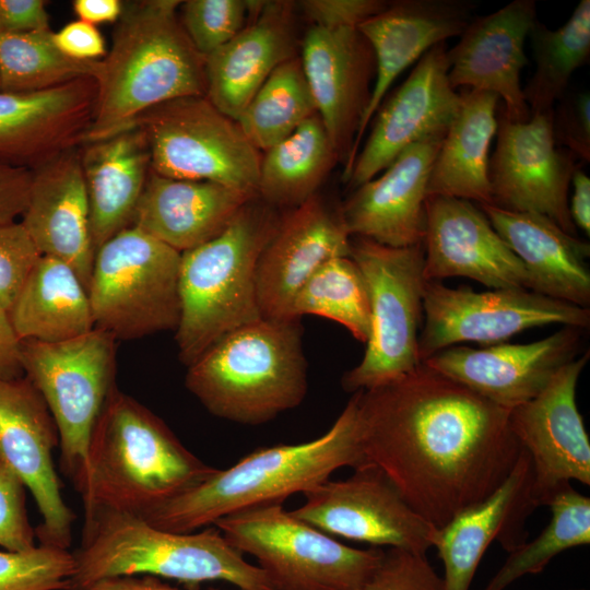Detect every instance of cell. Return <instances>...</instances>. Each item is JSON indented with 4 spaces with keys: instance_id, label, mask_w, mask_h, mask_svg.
<instances>
[{
    "instance_id": "6da1fadb",
    "label": "cell",
    "mask_w": 590,
    "mask_h": 590,
    "mask_svg": "<svg viewBox=\"0 0 590 590\" xmlns=\"http://www.w3.org/2000/svg\"><path fill=\"white\" fill-rule=\"evenodd\" d=\"M354 394L365 464L437 529L496 491L523 449L510 410L423 363Z\"/></svg>"
},
{
    "instance_id": "7a4b0ae2",
    "label": "cell",
    "mask_w": 590,
    "mask_h": 590,
    "mask_svg": "<svg viewBox=\"0 0 590 590\" xmlns=\"http://www.w3.org/2000/svg\"><path fill=\"white\" fill-rule=\"evenodd\" d=\"M215 470L189 451L158 416L114 387L74 485L84 514L105 508L142 517Z\"/></svg>"
},
{
    "instance_id": "3957f363",
    "label": "cell",
    "mask_w": 590,
    "mask_h": 590,
    "mask_svg": "<svg viewBox=\"0 0 590 590\" xmlns=\"http://www.w3.org/2000/svg\"><path fill=\"white\" fill-rule=\"evenodd\" d=\"M178 0L123 4L102 59L94 119L84 143L111 137L165 102L205 96V58L188 38ZM83 143V144H84Z\"/></svg>"
},
{
    "instance_id": "277c9868",
    "label": "cell",
    "mask_w": 590,
    "mask_h": 590,
    "mask_svg": "<svg viewBox=\"0 0 590 590\" xmlns=\"http://www.w3.org/2000/svg\"><path fill=\"white\" fill-rule=\"evenodd\" d=\"M363 464L353 393L333 425L318 438L258 448L141 518L165 531L193 532L245 509L282 504L342 467Z\"/></svg>"
},
{
    "instance_id": "5b68a950",
    "label": "cell",
    "mask_w": 590,
    "mask_h": 590,
    "mask_svg": "<svg viewBox=\"0 0 590 590\" xmlns=\"http://www.w3.org/2000/svg\"><path fill=\"white\" fill-rule=\"evenodd\" d=\"M84 516L69 590L137 575L174 579L193 589L204 581L221 580L239 590H274L264 571L248 563L215 526L170 532L123 511L98 508Z\"/></svg>"
},
{
    "instance_id": "8992f818",
    "label": "cell",
    "mask_w": 590,
    "mask_h": 590,
    "mask_svg": "<svg viewBox=\"0 0 590 590\" xmlns=\"http://www.w3.org/2000/svg\"><path fill=\"white\" fill-rule=\"evenodd\" d=\"M187 389L213 415L259 425L298 406L307 363L296 318H260L223 335L188 366Z\"/></svg>"
},
{
    "instance_id": "52a82bcc",
    "label": "cell",
    "mask_w": 590,
    "mask_h": 590,
    "mask_svg": "<svg viewBox=\"0 0 590 590\" xmlns=\"http://www.w3.org/2000/svg\"><path fill=\"white\" fill-rule=\"evenodd\" d=\"M280 220L257 196L220 235L181 253L175 338L187 367L223 335L262 318L257 264Z\"/></svg>"
},
{
    "instance_id": "ba28073f",
    "label": "cell",
    "mask_w": 590,
    "mask_h": 590,
    "mask_svg": "<svg viewBox=\"0 0 590 590\" xmlns=\"http://www.w3.org/2000/svg\"><path fill=\"white\" fill-rule=\"evenodd\" d=\"M253 556L274 590H364L385 550L350 547L297 519L282 504L245 509L213 524Z\"/></svg>"
},
{
    "instance_id": "9c48e42d",
    "label": "cell",
    "mask_w": 590,
    "mask_h": 590,
    "mask_svg": "<svg viewBox=\"0 0 590 590\" xmlns=\"http://www.w3.org/2000/svg\"><path fill=\"white\" fill-rule=\"evenodd\" d=\"M181 252L129 226L95 252L88 285L94 326L116 340L175 330Z\"/></svg>"
},
{
    "instance_id": "30bf717a",
    "label": "cell",
    "mask_w": 590,
    "mask_h": 590,
    "mask_svg": "<svg viewBox=\"0 0 590 590\" xmlns=\"http://www.w3.org/2000/svg\"><path fill=\"white\" fill-rule=\"evenodd\" d=\"M350 257L369 297L370 334L362 361L342 377L346 392L371 389L418 367L423 326L424 245L389 247L352 236Z\"/></svg>"
},
{
    "instance_id": "8fae6325",
    "label": "cell",
    "mask_w": 590,
    "mask_h": 590,
    "mask_svg": "<svg viewBox=\"0 0 590 590\" xmlns=\"http://www.w3.org/2000/svg\"><path fill=\"white\" fill-rule=\"evenodd\" d=\"M116 341L97 328L60 343L21 341L24 376L55 421L61 467L73 483L84 469L95 423L116 387Z\"/></svg>"
},
{
    "instance_id": "7c38bea8",
    "label": "cell",
    "mask_w": 590,
    "mask_h": 590,
    "mask_svg": "<svg viewBox=\"0 0 590 590\" xmlns=\"http://www.w3.org/2000/svg\"><path fill=\"white\" fill-rule=\"evenodd\" d=\"M145 135L151 170L187 180H209L257 193L261 154L238 122L205 96L165 102L133 123Z\"/></svg>"
},
{
    "instance_id": "4fadbf2b",
    "label": "cell",
    "mask_w": 590,
    "mask_h": 590,
    "mask_svg": "<svg viewBox=\"0 0 590 590\" xmlns=\"http://www.w3.org/2000/svg\"><path fill=\"white\" fill-rule=\"evenodd\" d=\"M424 319L418 337L421 361L461 342L503 343L524 330L548 324L587 329L590 309L527 288L475 292L426 281Z\"/></svg>"
},
{
    "instance_id": "5bb4252c",
    "label": "cell",
    "mask_w": 590,
    "mask_h": 590,
    "mask_svg": "<svg viewBox=\"0 0 590 590\" xmlns=\"http://www.w3.org/2000/svg\"><path fill=\"white\" fill-rule=\"evenodd\" d=\"M338 481L326 480L303 493L292 515L329 534L373 546L426 555L438 529L401 497L385 474L366 463Z\"/></svg>"
},
{
    "instance_id": "9a60e30c",
    "label": "cell",
    "mask_w": 590,
    "mask_h": 590,
    "mask_svg": "<svg viewBox=\"0 0 590 590\" xmlns=\"http://www.w3.org/2000/svg\"><path fill=\"white\" fill-rule=\"evenodd\" d=\"M589 351L563 366L530 401L510 410V428L528 452V507L547 506L570 481L590 485V441L576 402Z\"/></svg>"
},
{
    "instance_id": "2e32d148",
    "label": "cell",
    "mask_w": 590,
    "mask_h": 590,
    "mask_svg": "<svg viewBox=\"0 0 590 590\" xmlns=\"http://www.w3.org/2000/svg\"><path fill=\"white\" fill-rule=\"evenodd\" d=\"M497 122L488 167L492 205L544 215L576 236L568 190L577 157L556 145L553 111L515 122L500 110Z\"/></svg>"
},
{
    "instance_id": "e0dca14e",
    "label": "cell",
    "mask_w": 590,
    "mask_h": 590,
    "mask_svg": "<svg viewBox=\"0 0 590 590\" xmlns=\"http://www.w3.org/2000/svg\"><path fill=\"white\" fill-rule=\"evenodd\" d=\"M58 445L55 421L30 379H0V461L33 495L43 518L35 531L40 544L68 550L75 516L62 498L54 467Z\"/></svg>"
},
{
    "instance_id": "ac0fdd59",
    "label": "cell",
    "mask_w": 590,
    "mask_h": 590,
    "mask_svg": "<svg viewBox=\"0 0 590 590\" xmlns=\"http://www.w3.org/2000/svg\"><path fill=\"white\" fill-rule=\"evenodd\" d=\"M586 329L562 326L545 339L481 349L450 346L422 363L484 399L512 410L536 397L580 351Z\"/></svg>"
},
{
    "instance_id": "d6986e66",
    "label": "cell",
    "mask_w": 590,
    "mask_h": 590,
    "mask_svg": "<svg viewBox=\"0 0 590 590\" xmlns=\"http://www.w3.org/2000/svg\"><path fill=\"white\" fill-rule=\"evenodd\" d=\"M448 70L447 49L440 43L421 57L406 80L380 104L346 180L350 188L375 178L413 143L447 131L461 105Z\"/></svg>"
},
{
    "instance_id": "ffe728a7",
    "label": "cell",
    "mask_w": 590,
    "mask_h": 590,
    "mask_svg": "<svg viewBox=\"0 0 590 590\" xmlns=\"http://www.w3.org/2000/svg\"><path fill=\"white\" fill-rule=\"evenodd\" d=\"M424 268L426 281L468 278L497 288L530 290L529 274L472 201L427 196Z\"/></svg>"
},
{
    "instance_id": "44dd1931",
    "label": "cell",
    "mask_w": 590,
    "mask_h": 590,
    "mask_svg": "<svg viewBox=\"0 0 590 590\" xmlns=\"http://www.w3.org/2000/svg\"><path fill=\"white\" fill-rule=\"evenodd\" d=\"M97 94L93 78L36 92L0 91V164L34 172L81 146Z\"/></svg>"
},
{
    "instance_id": "7402d4cb",
    "label": "cell",
    "mask_w": 590,
    "mask_h": 590,
    "mask_svg": "<svg viewBox=\"0 0 590 590\" xmlns=\"http://www.w3.org/2000/svg\"><path fill=\"white\" fill-rule=\"evenodd\" d=\"M299 58L317 114L346 165L375 79L373 49L358 27L311 25Z\"/></svg>"
},
{
    "instance_id": "603a6c76",
    "label": "cell",
    "mask_w": 590,
    "mask_h": 590,
    "mask_svg": "<svg viewBox=\"0 0 590 590\" xmlns=\"http://www.w3.org/2000/svg\"><path fill=\"white\" fill-rule=\"evenodd\" d=\"M351 239L340 208L332 209L317 193L281 215L257 264V297L262 317L292 318L298 291L328 260L350 257Z\"/></svg>"
},
{
    "instance_id": "cb8c5ba5",
    "label": "cell",
    "mask_w": 590,
    "mask_h": 590,
    "mask_svg": "<svg viewBox=\"0 0 590 590\" xmlns=\"http://www.w3.org/2000/svg\"><path fill=\"white\" fill-rule=\"evenodd\" d=\"M538 21L534 0H514L470 21L459 42L447 50L451 86L495 94L511 121L531 118L520 81L528 63L524 42Z\"/></svg>"
},
{
    "instance_id": "d4e9b609",
    "label": "cell",
    "mask_w": 590,
    "mask_h": 590,
    "mask_svg": "<svg viewBox=\"0 0 590 590\" xmlns=\"http://www.w3.org/2000/svg\"><path fill=\"white\" fill-rule=\"evenodd\" d=\"M474 8L475 4L467 0H401L389 2L385 10L358 26L373 49L376 70L369 102L343 170V181L351 174L367 126L391 84L430 48L460 36L472 20Z\"/></svg>"
},
{
    "instance_id": "484cf974",
    "label": "cell",
    "mask_w": 590,
    "mask_h": 590,
    "mask_svg": "<svg viewBox=\"0 0 590 590\" xmlns=\"http://www.w3.org/2000/svg\"><path fill=\"white\" fill-rule=\"evenodd\" d=\"M445 134L408 146L380 177L354 189L340 206L351 236L397 248L423 243L428 178Z\"/></svg>"
},
{
    "instance_id": "4316f807",
    "label": "cell",
    "mask_w": 590,
    "mask_h": 590,
    "mask_svg": "<svg viewBox=\"0 0 590 590\" xmlns=\"http://www.w3.org/2000/svg\"><path fill=\"white\" fill-rule=\"evenodd\" d=\"M295 4L252 1L244 28L205 57V97L237 120L272 71L295 57Z\"/></svg>"
},
{
    "instance_id": "83f0119b",
    "label": "cell",
    "mask_w": 590,
    "mask_h": 590,
    "mask_svg": "<svg viewBox=\"0 0 590 590\" xmlns=\"http://www.w3.org/2000/svg\"><path fill=\"white\" fill-rule=\"evenodd\" d=\"M20 222L43 256L68 263L88 290L95 249L80 146L33 172Z\"/></svg>"
},
{
    "instance_id": "f1b7e54d",
    "label": "cell",
    "mask_w": 590,
    "mask_h": 590,
    "mask_svg": "<svg viewBox=\"0 0 590 590\" xmlns=\"http://www.w3.org/2000/svg\"><path fill=\"white\" fill-rule=\"evenodd\" d=\"M257 196L220 182L168 178L150 170L131 225L182 253L220 235Z\"/></svg>"
},
{
    "instance_id": "f546056e",
    "label": "cell",
    "mask_w": 590,
    "mask_h": 590,
    "mask_svg": "<svg viewBox=\"0 0 590 590\" xmlns=\"http://www.w3.org/2000/svg\"><path fill=\"white\" fill-rule=\"evenodd\" d=\"M491 225L520 259L530 291L582 308L590 305V245L551 219L477 204Z\"/></svg>"
},
{
    "instance_id": "4dcf8cb0",
    "label": "cell",
    "mask_w": 590,
    "mask_h": 590,
    "mask_svg": "<svg viewBox=\"0 0 590 590\" xmlns=\"http://www.w3.org/2000/svg\"><path fill=\"white\" fill-rule=\"evenodd\" d=\"M531 461L522 449L508 477L484 500L465 508L438 529L434 545L444 565L445 590H469L493 540L510 552L520 544L519 528L531 511L528 491Z\"/></svg>"
},
{
    "instance_id": "1f68e13d",
    "label": "cell",
    "mask_w": 590,
    "mask_h": 590,
    "mask_svg": "<svg viewBox=\"0 0 590 590\" xmlns=\"http://www.w3.org/2000/svg\"><path fill=\"white\" fill-rule=\"evenodd\" d=\"M96 250L131 226L151 170V156L142 130L131 127L106 139L80 146Z\"/></svg>"
},
{
    "instance_id": "d6a6232c",
    "label": "cell",
    "mask_w": 590,
    "mask_h": 590,
    "mask_svg": "<svg viewBox=\"0 0 590 590\" xmlns=\"http://www.w3.org/2000/svg\"><path fill=\"white\" fill-rule=\"evenodd\" d=\"M460 94L459 111L446 131L430 169L427 196L492 205L489 148L497 131L499 98L475 90Z\"/></svg>"
},
{
    "instance_id": "836d02e7",
    "label": "cell",
    "mask_w": 590,
    "mask_h": 590,
    "mask_svg": "<svg viewBox=\"0 0 590 590\" xmlns=\"http://www.w3.org/2000/svg\"><path fill=\"white\" fill-rule=\"evenodd\" d=\"M8 316L20 341L60 343L95 328L84 284L68 263L49 256L40 257Z\"/></svg>"
},
{
    "instance_id": "e575fe53",
    "label": "cell",
    "mask_w": 590,
    "mask_h": 590,
    "mask_svg": "<svg viewBox=\"0 0 590 590\" xmlns=\"http://www.w3.org/2000/svg\"><path fill=\"white\" fill-rule=\"evenodd\" d=\"M339 162L318 114L261 156L258 197L275 209H293L317 193Z\"/></svg>"
},
{
    "instance_id": "d590c367",
    "label": "cell",
    "mask_w": 590,
    "mask_h": 590,
    "mask_svg": "<svg viewBox=\"0 0 590 590\" xmlns=\"http://www.w3.org/2000/svg\"><path fill=\"white\" fill-rule=\"evenodd\" d=\"M529 37L535 71L522 88L530 115L554 110L573 73L590 55V1L581 0L564 25L550 30L536 21Z\"/></svg>"
},
{
    "instance_id": "8d00e7d4",
    "label": "cell",
    "mask_w": 590,
    "mask_h": 590,
    "mask_svg": "<svg viewBox=\"0 0 590 590\" xmlns=\"http://www.w3.org/2000/svg\"><path fill=\"white\" fill-rule=\"evenodd\" d=\"M317 114L300 58L278 66L236 120L258 151H267Z\"/></svg>"
},
{
    "instance_id": "74e56055",
    "label": "cell",
    "mask_w": 590,
    "mask_h": 590,
    "mask_svg": "<svg viewBox=\"0 0 590 590\" xmlns=\"http://www.w3.org/2000/svg\"><path fill=\"white\" fill-rule=\"evenodd\" d=\"M49 28L0 35V91L36 92L82 78L97 79L102 60L79 61L63 55Z\"/></svg>"
},
{
    "instance_id": "f35d334b",
    "label": "cell",
    "mask_w": 590,
    "mask_h": 590,
    "mask_svg": "<svg viewBox=\"0 0 590 590\" xmlns=\"http://www.w3.org/2000/svg\"><path fill=\"white\" fill-rule=\"evenodd\" d=\"M547 506L551 519L531 542L514 547L484 590H505L529 574L541 573L559 553L590 543V498L570 484L558 491Z\"/></svg>"
},
{
    "instance_id": "ab89813d",
    "label": "cell",
    "mask_w": 590,
    "mask_h": 590,
    "mask_svg": "<svg viewBox=\"0 0 590 590\" xmlns=\"http://www.w3.org/2000/svg\"><path fill=\"white\" fill-rule=\"evenodd\" d=\"M320 316L345 327L366 343L370 334V307L364 276L351 257L324 262L298 291L292 318Z\"/></svg>"
},
{
    "instance_id": "60d3db41",
    "label": "cell",
    "mask_w": 590,
    "mask_h": 590,
    "mask_svg": "<svg viewBox=\"0 0 590 590\" xmlns=\"http://www.w3.org/2000/svg\"><path fill=\"white\" fill-rule=\"evenodd\" d=\"M73 553L39 544L22 552L0 551V590H69Z\"/></svg>"
},
{
    "instance_id": "b9f144b4",
    "label": "cell",
    "mask_w": 590,
    "mask_h": 590,
    "mask_svg": "<svg viewBox=\"0 0 590 590\" xmlns=\"http://www.w3.org/2000/svg\"><path fill=\"white\" fill-rule=\"evenodd\" d=\"M252 1L188 0L180 3V22L204 58L234 38L246 25Z\"/></svg>"
},
{
    "instance_id": "7bdbcfd3",
    "label": "cell",
    "mask_w": 590,
    "mask_h": 590,
    "mask_svg": "<svg viewBox=\"0 0 590 590\" xmlns=\"http://www.w3.org/2000/svg\"><path fill=\"white\" fill-rule=\"evenodd\" d=\"M42 256L20 221L0 225V309L11 310Z\"/></svg>"
},
{
    "instance_id": "ee69618b",
    "label": "cell",
    "mask_w": 590,
    "mask_h": 590,
    "mask_svg": "<svg viewBox=\"0 0 590 590\" xmlns=\"http://www.w3.org/2000/svg\"><path fill=\"white\" fill-rule=\"evenodd\" d=\"M364 590L445 589L442 578L436 574L426 555L389 547Z\"/></svg>"
},
{
    "instance_id": "f6af8a7d",
    "label": "cell",
    "mask_w": 590,
    "mask_h": 590,
    "mask_svg": "<svg viewBox=\"0 0 590 590\" xmlns=\"http://www.w3.org/2000/svg\"><path fill=\"white\" fill-rule=\"evenodd\" d=\"M25 485L0 461V546L22 552L33 548L36 532L32 528L25 505Z\"/></svg>"
},
{
    "instance_id": "bcb514c9",
    "label": "cell",
    "mask_w": 590,
    "mask_h": 590,
    "mask_svg": "<svg viewBox=\"0 0 590 590\" xmlns=\"http://www.w3.org/2000/svg\"><path fill=\"white\" fill-rule=\"evenodd\" d=\"M553 134L557 146L576 157L590 161V94L566 93L553 110Z\"/></svg>"
},
{
    "instance_id": "7dc6e473",
    "label": "cell",
    "mask_w": 590,
    "mask_h": 590,
    "mask_svg": "<svg viewBox=\"0 0 590 590\" xmlns=\"http://www.w3.org/2000/svg\"><path fill=\"white\" fill-rule=\"evenodd\" d=\"M388 4L382 0H305L300 2V8L311 25L358 27Z\"/></svg>"
},
{
    "instance_id": "c3c4849f",
    "label": "cell",
    "mask_w": 590,
    "mask_h": 590,
    "mask_svg": "<svg viewBox=\"0 0 590 590\" xmlns=\"http://www.w3.org/2000/svg\"><path fill=\"white\" fill-rule=\"evenodd\" d=\"M57 48L67 57L79 61H98L105 58L106 45L98 28L76 20L54 32Z\"/></svg>"
},
{
    "instance_id": "681fc988",
    "label": "cell",
    "mask_w": 590,
    "mask_h": 590,
    "mask_svg": "<svg viewBox=\"0 0 590 590\" xmlns=\"http://www.w3.org/2000/svg\"><path fill=\"white\" fill-rule=\"evenodd\" d=\"M33 172L0 164V225L22 217L30 196Z\"/></svg>"
},
{
    "instance_id": "f907efd6",
    "label": "cell",
    "mask_w": 590,
    "mask_h": 590,
    "mask_svg": "<svg viewBox=\"0 0 590 590\" xmlns=\"http://www.w3.org/2000/svg\"><path fill=\"white\" fill-rule=\"evenodd\" d=\"M0 20L3 34L49 28V15L43 0H0Z\"/></svg>"
},
{
    "instance_id": "816d5d0a",
    "label": "cell",
    "mask_w": 590,
    "mask_h": 590,
    "mask_svg": "<svg viewBox=\"0 0 590 590\" xmlns=\"http://www.w3.org/2000/svg\"><path fill=\"white\" fill-rule=\"evenodd\" d=\"M24 376L21 363V341L9 316L0 309V379L10 380Z\"/></svg>"
},
{
    "instance_id": "f5cc1de1",
    "label": "cell",
    "mask_w": 590,
    "mask_h": 590,
    "mask_svg": "<svg viewBox=\"0 0 590 590\" xmlns=\"http://www.w3.org/2000/svg\"><path fill=\"white\" fill-rule=\"evenodd\" d=\"M573 196L569 203L570 217L574 225L590 234V178L576 167L573 176Z\"/></svg>"
},
{
    "instance_id": "db71d44e",
    "label": "cell",
    "mask_w": 590,
    "mask_h": 590,
    "mask_svg": "<svg viewBox=\"0 0 590 590\" xmlns=\"http://www.w3.org/2000/svg\"><path fill=\"white\" fill-rule=\"evenodd\" d=\"M72 7L80 21L94 26L119 20L123 10L120 0H75Z\"/></svg>"
},
{
    "instance_id": "11a10c76",
    "label": "cell",
    "mask_w": 590,
    "mask_h": 590,
    "mask_svg": "<svg viewBox=\"0 0 590 590\" xmlns=\"http://www.w3.org/2000/svg\"><path fill=\"white\" fill-rule=\"evenodd\" d=\"M81 590H181L153 576H120L96 581ZM239 590V589H238Z\"/></svg>"
},
{
    "instance_id": "9f6ffc18",
    "label": "cell",
    "mask_w": 590,
    "mask_h": 590,
    "mask_svg": "<svg viewBox=\"0 0 590 590\" xmlns=\"http://www.w3.org/2000/svg\"><path fill=\"white\" fill-rule=\"evenodd\" d=\"M2 34H3V30H2L1 20H0V35Z\"/></svg>"
},
{
    "instance_id": "6f0895ef",
    "label": "cell",
    "mask_w": 590,
    "mask_h": 590,
    "mask_svg": "<svg viewBox=\"0 0 590 590\" xmlns=\"http://www.w3.org/2000/svg\"><path fill=\"white\" fill-rule=\"evenodd\" d=\"M574 590H587V589H574Z\"/></svg>"
}]
</instances>
